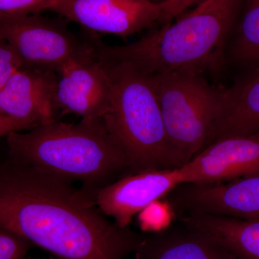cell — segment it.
Returning <instances> with one entry per match:
<instances>
[{
    "instance_id": "52a82bcc",
    "label": "cell",
    "mask_w": 259,
    "mask_h": 259,
    "mask_svg": "<svg viewBox=\"0 0 259 259\" xmlns=\"http://www.w3.org/2000/svg\"><path fill=\"white\" fill-rule=\"evenodd\" d=\"M164 5L151 0H54L49 11L84 30L125 39L161 23Z\"/></svg>"
},
{
    "instance_id": "603a6c76",
    "label": "cell",
    "mask_w": 259,
    "mask_h": 259,
    "mask_svg": "<svg viewBox=\"0 0 259 259\" xmlns=\"http://www.w3.org/2000/svg\"><path fill=\"white\" fill-rule=\"evenodd\" d=\"M26 259H62L59 258V257H56L54 256V255H53V256L49 257V258H33V257H27Z\"/></svg>"
},
{
    "instance_id": "44dd1931",
    "label": "cell",
    "mask_w": 259,
    "mask_h": 259,
    "mask_svg": "<svg viewBox=\"0 0 259 259\" xmlns=\"http://www.w3.org/2000/svg\"><path fill=\"white\" fill-rule=\"evenodd\" d=\"M202 0H164L163 19L161 24L168 23L182 15L192 5L199 4Z\"/></svg>"
},
{
    "instance_id": "7a4b0ae2",
    "label": "cell",
    "mask_w": 259,
    "mask_h": 259,
    "mask_svg": "<svg viewBox=\"0 0 259 259\" xmlns=\"http://www.w3.org/2000/svg\"><path fill=\"white\" fill-rule=\"evenodd\" d=\"M241 4L242 0H202L176 23L151 29L126 45H107L93 34L95 54L100 61L127 65L145 75L218 71L226 62Z\"/></svg>"
},
{
    "instance_id": "30bf717a",
    "label": "cell",
    "mask_w": 259,
    "mask_h": 259,
    "mask_svg": "<svg viewBox=\"0 0 259 259\" xmlns=\"http://www.w3.org/2000/svg\"><path fill=\"white\" fill-rule=\"evenodd\" d=\"M182 184L212 185L259 175V132L220 139L178 168Z\"/></svg>"
},
{
    "instance_id": "277c9868",
    "label": "cell",
    "mask_w": 259,
    "mask_h": 259,
    "mask_svg": "<svg viewBox=\"0 0 259 259\" xmlns=\"http://www.w3.org/2000/svg\"><path fill=\"white\" fill-rule=\"evenodd\" d=\"M112 80L104 124L125 154L131 174L185 164L167 135L159 104L146 75L127 65L99 60Z\"/></svg>"
},
{
    "instance_id": "ac0fdd59",
    "label": "cell",
    "mask_w": 259,
    "mask_h": 259,
    "mask_svg": "<svg viewBox=\"0 0 259 259\" xmlns=\"http://www.w3.org/2000/svg\"><path fill=\"white\" fill-rule=\"evenodd\" d=\"M34 246L25 237L0 226V259H26Z\"/></svg>"
},
{
    "instance_id": "2e32d148",
    "label": "cell",
    "mask_w": 259,
    "mask_h": 259,
    "mask_svg": "<svg viewBox=\"0 0 259 259\" xmlns=\"http://www.w3.org/2000/svg\"><path fill=\"white\" fill-rule=\"evenodd\" d=\"M241 20L232 32L225 59L241 69L259 68V0H245Z\"/></svg>"
},
{
    "instance_id": "8fae6325",
    "label": "cell",
    "mask_w": 259,
    "mask_h": 259,
    "mask_svg": "<svg viewBox=\"0 0 259 259\" xmlns=\"http://www.w3.org/2000/svg\"><path fill=\"white\" fill-rule=\"evenodd\" d=\"M178 168L148 170L130 174L94 193L97 207L121 227L153 202L164 199L182 185Z\"/></svg>"
},
{
    "instance_id": "9c48e42d",
    "label": "cell",
    "mask_w": 259,
    "mask_h": 259,
    "mask_svg": "<svg viewBox=\"0 0 259 259\" xmlns=\"http://www.w3.org/2000/svg\"><path fill=\"white\" fill-rule=\"evenodd\" d=\"M166 199L177 214L197 212L259 218V175L212 185L182 184Z\"/></svg>"
},
{
    "instance_id": "e0dca14e",
    "label": "cell",
    "mask_w": 259,
    "mask_h": 259,
    "mask_svg": "<svg viewBox=\"0 0 259 259\" xmlns=\"http://www.w3.org/2000/svg\"><path fill=\"white\" fill-rule=\"evenodd\" d=\"M175 209L166 199L156 201L137 214L138 223L146 233H157L169 227L175 217Z\"/></svg>"
},
{
    "instance_id": "4fadbf2b",
    "label": "cell",
    "mask_w": 259,
    "mask_h": 259,
    "mask_svg": "<svg viewBox=\"0 0 259 259\" xmlns=\"http://www.w3.org/2000/svg\"><path fill=\"white\" fill-rule=\"evenodd\" d=\"M258 132L259 68L245 70L231 87H223L219 113L203 148L225 138Z\"/></svg>"
},
{
    "instance_id": "5b68a950",
    "label": "cell",
    "mask_w": 259,
    "mask_h": 259,
    "mask_svg": "<svg viewBox=\"0 0 259 259\" xmlns=\"http://www.w3.org/2000/svg\"><path fill=\"white\" fill-rule=\"evenodd\" d=\"M146 76L157 98L170 142L187 163L208 139L219 113L223 87L212 84L203 73L195 71Z\"/></svg>"
},
{
    "instance_id": "7c38bea8",
    "label": "cell",
    "mask_w": 259,
    "mask_h": 259,
    "mask_svg": "<svg viewBox=\"0 0 259 259\" xmlns=\"http://www.w3.org/2000/svg\"><path fill=\"white\" fill-rule=\"evenodd\" d=\"M57 73L22 68L0 91V113L35 125L56 120Z\"/></svg>"
},
{
    "instance_id": "8992f818",
    "label": "cell",
    "mask_w": 259,
    "mask_h": 259,
    "mask_svg": "<svg viewBox=\"0 0 259 259\" xmlns=\"http://www.w3.org/2000/svg\"><path fill=\"white\" fill-rule=\"evenodd\" d=\"M66 21L40 13L0 18V35L16 51L24 68L57 73L63 65L91 46L88 30L76 35Z\"/></svg>"
},
{
    "instance_id": "ba28073f",
    "label": "cell",
    "mask_w": 259,
    "mask_h": 259,
    "mask_svg": "<svg viewBox=\"0 0 259 259\" xmlns=\"http://www.w3.org/2000/svg\"><path fill=\"white\" fill-rule=\"evenodd\" d=\"M91 46L58 71L56 105L62 115L74 113L81 120L102 118L110 103L112 80L106 68L97 59L91 32Z\"/></svg>"
},
{
    "instance_id": "9a60e30c",
    "label": "cell",
    "mask_w": 259,
    "mask_h": 259,
    "mask_svg": "<svg viewBox=\"0 0 259 259\" xmlns=\"http://www.w3.org/2000/svg\"><path fill=\"white\" fill-rule=\"evenodd\" d=\"M178 219L215 238L239 259H259V218L186 212Z\"/></svg>"
},
{
    "instance_id": "5bb4252c",
    "label": "cell",
    "mask_w": 259,
    "mask_h": 259,
    "mask_svg": "<svg viewBox=\"0 0 259 259\" xmlns=\"http://www.w3.org/2000/svg\"><path fill=\"white\" fill-rule=\"evenodd\" d=\"M135 255L136 259H239L215 238L181 222L145 233Z\"/></svg>"
},
{
    "instance_id": "ffe728a7",
    "label": "cell",
    "mask_w": 259,
    "mask_h": 259,
    "mask_svg": "<svg viewBox=\"0 0 259 259\" xmlns=\"http://www.w3.org/2000/svg\"><path fill=\"white\" fill-rule=\"evenodd\" d=\"M23 68L16 51L0 35V91L13 74Z\"/></svg>"
},
{
    "instance_id": "d6986e66",
    "label": "cell",
    "mask_w": 259,
    "mask_h": 259,
    "mask_svg": "<svg viewBox=\"0 0 259 259\" xmlns=\"http://www.w3.org/2000/svg\"><path fill=\"white\" fill-rule=\"evenodd\" d=\"M54 0H0V18H18L40 14Z\"/></svg>"
},
{
    "instance_id": "6da1fadb",
    "label": "cell",
    "mask_w": 259,
    "mask_h": 259,
    "mask_svg": "<svg viewBox=\"0 0 259 259\" xmlns=\"http://www.w3.org/2000/svg\"><path fill=\"white\" fill-rule=\"evenodd\" d=\"M0 226L62 259H126L144 234L121 228L92 192L12 157H0Z\"/></svg>"
},
{
    "instance_id": "3957f363",
    "label": "cell",
    "mask_w": 259,
    "mask_h": 259,
    "mask_svg": "<svg viewBox=\"0 0 259 259\" xmlns=\"http://www.w3.org/2000/svg\"><path fill=\"white\" fill-rule=\"evenodd\" d=\"M12 157L37 171L95 193L128 169L125 154L102 118L66 123L57 120L6 136Z\"/></svg>"
},
{
    "instance_id": "7402d4cb",
    "label": "cell",
    "mask_w": 259,
    "mask_h": 259,
    "mask_svg": "<svg viewBox=\"0 0 259 259\" xmlns=\"http://www.w3.org/2000/svg\"><path fill=\"white\" fill-rule=\"evenodd\" d=\"M34 127L36 125L0 113V138L6 137L14 131H26Z\"/></svg>"
},
{
    "instance_id": "cb8c5ba5",
    "label": "cell",
    "mask_w": 259,
    "mask_h": 259,
    "mask_svg": "<svg viewBox=\"0 0 259 259\" xmlns=\"http://www.w3.org/2000/svg\"><path fill=\"white\" fill-rule=\"evenodd\" d=\"M151 1L154 2V3H162V2L164 1V0H151Z\"/></svg>"
}]
</instances>
